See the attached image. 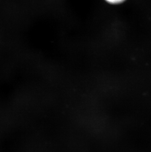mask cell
<instances>
[{"instance_id": "obj_1", "label": "cell", "mask_w": 151, "mask_h": 152, "mask_svg": "<svg viewBox=\"0 0 151 152\" xmlns=\"http://www.w3.org/2000/svg\"><path fill=\"white\" fill-rule=\"evenodd\" d=\"M106 1L108 3H110V4H119V3H121L123 1H124L125 0H106Z\"/></svg>"}]
</instances>
